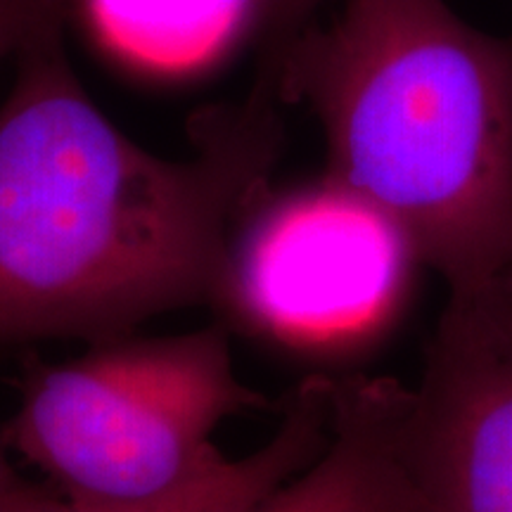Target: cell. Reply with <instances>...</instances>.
I'll use <instances>...</instances> for the list:
<instances>
[{
    "label": "cell",
    "mask_w": 512,
    "mask_h": 512,
    "mask_svg": "<svg viewBox=\"0 0 512 512\" xmlns=\"http://www.w3.org/2000/svg\"><path fill=\"white\" fill-rule=\"evenodd\" d=\"M0 105V344L117 337L214 304L228 242L275 155L266 114L221 119L166 159L88 98L57 22L17 53Z\"/></svg>",
    "instance_id": "6da1fadb"
},
{
    "label": "cell",
    "mask_w": 512,
    "mask_h": 512,
    "mask_svg": "<svg viewBox=\"0 0 512 512\" xmlns=\"http://www.w3.org/2000/svg\"><path fill=\"white\" fill-rule=\"evenodd\" d=\"M328 174L399 226L448 292L512 278V43L446 0H339L287 62Z\"/></svg>",
    "instance_id": "7a4b0ae2"
},
{
    "label": "cell",
    "mask_w": 512,
    "mask_h": 512,
    "mask_svg": "<svg viewBox=\"0 0 512 512\" xmlns=\"http://www.w3.org/2000/svg\"><path fill=\"white\" fill-rule=\"evenodd\" d=\"M266 399L235 375L228 332L105 337L31 368L5 441L76 501L166 496L221 456L211 434Z\"/></svg>",
    "instance_id": "3957f363"
},
{
    "label": "cell",
    "mask_w": 512,
    "mask_h": 512,
    "mask_svg": "<svg viewBox=\"0 0 512 512\" xmlns=\"http://www.w3.org/2000/svg\"><path fill=\"white\" fill-rule=\"evenodd\" d=\"M422 266L382 209L325 174L249 204L214 304L287 354L347 361L399 325Z\"/></svg>",
    "instance_id": "277c9868"
},
{
    "label": "cell",
    "mask_w": 512,
    "mask_h": 512,
    "mask_svg": "<svg viewBox=\"0 0 512 512\" xmlns=\"http://www.w3.org/2000/svg\"><path fill=\"white\" fill-rule=\"evenodd\" d=\"M408 448L430 512H512V278L448 292Z\"/></svg>",
    "instance_id": "5b68a950"
},
{
    "label": "cell",
    "mask_w": 512,
    "mask_h": 512,
    "mask_svg": "<svg viewBox=\"0 0 512 512\" xmlns=\"http://www.w3.org/2000/svg\"><path fill=\"white\" fill-rule=\"evenodd\" d=\"M408 394L389 377H335L320 456L242 512H430L408 448Z\"/></svg>",
    "instance_id": "8992f818"
},
{
    "label": "cell",
    "mask_w": 512,
    "mask_h": 512,
    "mask_svg": "<svg viewBox=\"0 0 512 512\" xmlns=\"http://www.w3.org/2000/svg\"><path fill=\"white\" fill-rule=\"evenodd\" d=\"M335 377L313 375L294 389L273 439L252 456L221 453L197 477L171 494L138 503H95L55 498L29 486L5 512H242L302 472L320 456L332 425Z\"/></svg>",
    "instance_id": "52a82bcc"
},
{
    "label": "cell",
    "mask_w": 512,
    "mask_h": 512,
    "mask_svg": "<svg viewBox=\"0 0 512 512\" xmlns=\"http://www.w3.org/2000/svg\"><path fill=\"white\" fill-rule=\"evenodd\" d=\"M107 53L152 76H188L219 62L266 0H83Z\"/></svg>",
    "instance_id": "ba28073f"
},
{
    "label": "cell",
    "mask_w": 512,
    "mask_h": 512,
    "mask_svg": "<svg viewBox=\"0 0 512 512\" xmlns=\"http://www.w3.org/2000/svg\"><path fill=\"white\" fill-rule=\"evenodd\" d=\"M62 0H0V60L60 22Z\"/></svg>",
    "instance_id": "9c48e42d"
},
{
    "label": "cell",
    "mask_w": 512,
    "mask_h": 512,
    "mask_svg": "<svg viewBox=\"0 0 512 512\" xmlns=\"http://www.w3.org/2000/svg\"><path fill=\"white\" fill-rule=\"evenodd\" d=\"M29 486L31 484L24 482V479L17 475L15 467H12L8 458V441H5V434L0 432V512L8 510Z\"/></svg>",
    "instance_id": "30bf717a"
},
{
    "label": "cell",
    "mask_w": 512,
    "mask_h": 512,
    "mask_svg": "<svg viewBox=\"0 0 512 512\" xmlns=\"http://www.w3.org/2000/svg\"><path fill=\"white\" fill-rule=\"evenodd\" d=\"M320 3L323 0H266V12L271 22H294Z\"/></svg>",
    "instance_id": "8fae6325"
}]
</instances>
